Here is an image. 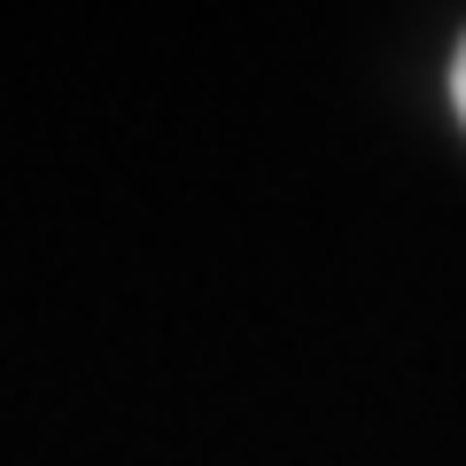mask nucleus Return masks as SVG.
I'll return each instance as SVG.
<instances>
[{
	"instance_id": "nucleus-1",
	"label": "nucleus",
	"mask_w": 466,
	"mask_h": 466,
	"mask_svg": "<svg viewBox=\"0 0 466 466\" xmlns=\"http://www.w3.org/2000/svg\"><path fill=\"white\" fill-rule=\"evenodd\" d=\"M451 109H459V125H466V39H459V55H451Z\"/></svg>"
}]
</instances>
